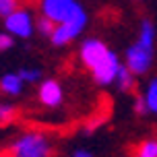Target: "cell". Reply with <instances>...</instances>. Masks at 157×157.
I'll return each instance as SVG.
<instances>
[{
    "instance_id": "4",
    "label": "cell",
    "mask_w": 157,
    "mask_h": 157,
    "mask_svg": "<svg viewBox=\"0 0 157 157\" xmlns=\"http://www.w3.org/2000/svg\"><path fill=\"white\" fill-rule=\"evenodd\" d=\"M4 29L13 33L17 39H29L35 33V17L29 8H17L4 17Z\"/></svg>"
},
{
    "instance_id": "8",
    "label": "cell",
    "mask_w": 157,
    "mask_h": 157,
    "mask_svg": "<svg viewBox=\"0 0 157 157\" xmlns=\"http://www.w3.org/2000/svg\"><path fill=\"white\" fill-rule=\"evenodd\" d=\"M37 99L46 108H60L64 101V89L56 78H44L37 87Z\"/></svg>"
},
{
    "instance_id": "14",
    "label": "cell",
    "mask_w": 157,
    "mask_h": 157,
    "mask_svg": "<svg viewBox=\"0 0 157 157\" xmlns=\"http://www.w3.org/2000/svg\"><path fill=\"white\" fill-rule=\"evenodd\" d=\"M19 75H21V78H23L25 83H37V81H41V77H44L41 68H37V66H23V68L19 71Z\"/></svg>"
},
{
    "instance_id": "9",
    "label": "cell",
    "mask_w": 157,
    "mask_h": 157,
    "mask_svg": "<svg viewBox=\"0 0 157 157\" xmlns=\"http://www.w3.org/2000/svg\"><path fill=\"white\" fill-rule=\"evenodd\" d=\"M23 87H25V81L21 78L19 71L17 72H4L0 77V91L8 97H17V95L23 93Z\"/></svg>"
},
{
    "instance_id": "15",
    "label": "cell",
    "mask_w": 157,
    "mask_h": 157,
    "mask_svg": "<svg viewBox=\"0 0 157 157\" xmlns=\"http://www.w3.org/2000/svg\"><path fill=\"white\" fill-rule=\"evenodd\" d=\"M136 157H157V139H147L141 143Z\"/></svg>"
},
{
    "instance_id": "5",
    "label": "cell",
    "mask_w": 157,
    "mask_h": 157,
    "mask_svg": "<svg viewBox=\"0 0 157 157\" xmlns=\"http://www.w3.org/2000/svg\"><path fill=\"white\" fill-rule=\"evenodd\" d=\"M120 66H122L120 56H118L114 50H110V52H108V54L103 56L101 60H99V62L91 68L93 81L99 87H110V85H114V81H116V77H118Z\"/></svg>"
},
{
    "instance_id": "16",
    "label": "cell",
    "mask_w": 157,
    "mask_h": 157,
    "mask_svg": "<svg viewBox=\"0 0 157 157\" xmlns=\"http://www.w3.org/2000/svg\"><path fill=\"white\" fill-rule=\"evenodd\" d=\"M15 35L13 33H8L6 29L4 31H0V52H8V50H13L15 48Z\"/></svg>"
},
{
    "instance_id": "3",
    "label": "cell",
    "mask_w": 157,
    "mask_h": 157,
    "mask_svg": "<svg viewBox=\"0 0 157 157\" xmlns=\"http://www.w3.org/2000/svg\"><path fill=\"white\" fill-rule=\"evenodd\" d=\"M153 56H155V44H145L141 39H136L132 46L126 48L124 66L132 72L134 77H143V75H147L151 71Z\"/></svg>"
},
{
    "instance_id": "11",
    "label": "cell",
    "mask_w": 157,
    "mask_h": 157,
    "mask_svg": "<svg viewBox=\"0 0 157 157\" xmlns=\"http://www.w3.org/2000/svg\"><path fill=\"white\" fill-rule=\"evenodd\" d=\"M143 97H145V103H147V112L157 116V77H153L147 83V89H145Z\"/></svg>"
},
{
    "instance_id": "19",
    "label": "cell",
    "mask_w": 157,
    "mask_h": 157,
    "mask_svg": "<svg viewBox=\"0 0 157 157\" xmlns=\"http://www.w3.org/2000/svg\"><path fill=\"white\" fill-rule=\"evenodd\" d=\"M71 157H95V155L89 149H77V151H72Z\"/></svg>"
},
{
    "instance_id": "13",
    "label": "cell",
    "mask_w": 157,
    "mask_h": 157,
    "mask_svg": "<svg viewBox=\"0 0 157 157\" xmlns=\"http://www.w3.org/2000/svg\"><path fill=\"white\" fill-rule=\"evenodd\" d=\"M15 118H17V108L15 105H13V103H6V101H0V126L10 124Z\"/></svg>"
},
{
    "instance_id": "1",
    "label": "cell",
    "mask_w": 157,
    "mask_h": 157,
    "mask_svg": "<svg viewBox=\"0 0 157 157\" xmlns=\"http://www.w3.org/2000/svg\"><path fill=\"white\" fill-rule=\"evenodd\" d=\"M52 155V141L50 136L39 130L19 134L8 147V157H50Z\"/></svg>"
},
{
    "instance_id": "12",
    "label": "cell",
    "mask_w": 157,
    "mask_h": 157,
    "mask_svg": "<svg viewBox=\"0 0 157 157\" xmlns=\"http://www.w3.org/2000/svg\"><path fill=\"white\" fill-rule=\"evenodd\" d=\"M56 23L52 21V19H48V17L39 15L37 19H35V31L39 33V35H44V37L50 39V35H52V31H54Z\"/></svg>"
},
{
    "instance_id": "10",
    "label": "cell",
    "mask_w": 157,
    "mask_h": 157,
    "mask_svg": "<svg viewBox=\"0 0 157 157\" xmlns=\"http://www.w3.org/2000/svg\"><path fill=\"white\" fill-rule=\"evenodd\" d=\"M134 81H136V77H134L132 72L122 64L120 71H118V77H116V81H114V85H116L122 93H128V91H132V89H134Z\"/></svg>"
},
{
    "instance_id": "7",
    "label": "cell",
    "mask_w": 157,
    "mask_h": 157,
    "mask_svg": "<svg viewBox=\"0 0 157 157\" xmlns=\"http://www.w3.org/2000/svg\"><path fill=\"white\" fill-rule=\"evenodd\" d=\"M108 52H110L108 44H103L99 37H87L85 41L81 44V48H78V60H81V64H83L85 68L91 71Z\"/></svg>"
},
{
    "instance_id": "17",
    "label": "cell",
    "mask_w": 157,
    "mask_h": 157,
    "mask_svg": "<svg viewBox=\"0 0 157 157\" xmlns=\"http://www.w3.org/2000/svg\"><path fill=\"white\" fill-rule=\"evenodd\" d=\"M19 6H21L19 0H0V17H2V19L8 17L13 10H17Z\"/></svg>"
},
{
    "instance_id": "2",
    "label": "cell",
    "mask_w": 157,
    "mask_h": 157,
    "mask_svg": "<svg viewBox=\"0 0 157 157\" xmlns=\"http://www.w3.org/2000/svg\"><path fill=\"white\" fill-rule=\"evenodd\" d=\"M87 25H89V15H87L85 8L81 6L71 19H66V21H62V23H58L54 27V31L50 35L52 46L64 48V46H68V44H72L75 39H78L83 35V31L87 29Z\"/></svg>"
},
{
    "instance_id": "6",
    "label": "cell",
    "mask_w": 157,
    "mask_h": 157,
    "mask_svg": "<svg viewBox=\"0 0 157 157\" xmlns=\"http://www.w3.org/2000/svg\"><path fill=\"white\" fill-rule=\"evenodd\" d=\"M81 6H83V4H81L78 0H41V2H39L41 15L48 17V19H52L56 25L66 21V19H71Z\"/></svg>"
},
{
    "instance_id": "18",
    "label": "cell",
    "mask_w": 157,
    "mask_h": 157,
    "mask_svg": "<svg viewBox=\"0 0 157 157\" xmlns=\"http://www.w3.org/2000/svg\"><path fill=\"white\" fill-rule=\"evenodd\" d=\"M132 108H134V112H136V114H139V116H145V114H149V112H147V103H145V97H136V99H134L132 101Z\"/></svg>"
},
{
    "instance_id": "20",
    "label": "cell",
    "mask_w": 157,
    "mask_h": 157,
    "mask_svg": "<svg viewBox=\"0 0 157 157\" xmlns=\"http://www.w3.org/2000/svg\"><path fill=\"white\" fill-rule=\"evenodd\" d=\"M0 157H6V155H0Z\"/></svg>"
}]
</instances>
